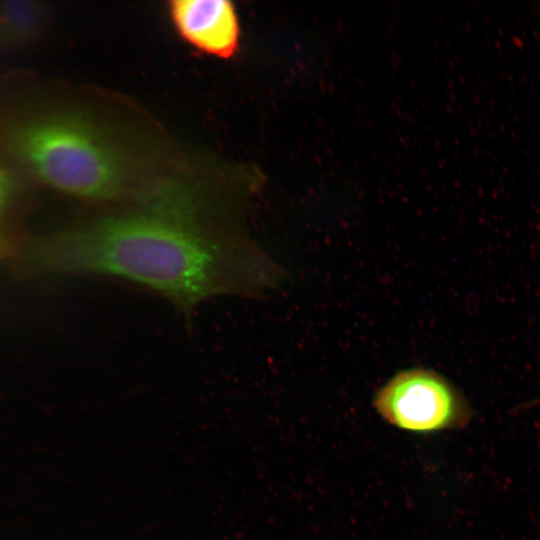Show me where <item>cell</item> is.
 Instances as JSON below:
<instances>
[{"mask_svg": "<svg viewBox=\"0 0 540 540\" xmlns=\"http://www.w3.org/2000/svg\"><path fill=\"white\" fill-rule=\"evenodd\" d=\"M211 208L191 186L164 182L124 209L29 241L21 255L35 273L135 283L187 318L214 298L275 289L280 266Z\"/></svg>", "mask_w": 540, "mask_h": 540, "instance_id": "obj_1", "label": "cell"}, {"mask_svg": "<svg viewBox=\"0 0 540 540\" xmlns=\"http://www.w3.org/2000/svg\"><path fill=\"white\" fill-rule=\"evenodd\" d=\"M24 104L0 114V143L27 179L91 203L124 200L132 166L104 125L75 107Z\"/></svg>", "mask_w": 540, "mask_h": 540, "instance_id": "obj_2", "label": "cell"}, {"mask_svg": "<svg viewBox=\"0 0 540 540\" xmlns=\"http://www.w3.org/2000/svg\"><path fill=\"white\" fill-rule=\"evenodd\" d=\"M372 405L388 424L416 434L462 428L473 414L447 378L422 367L397 372L375 393Z\"/></svg>", "mask_w": 540, "mask_h": 540, "instance_id": "obj_3", "label": "cell"}, {"mask_svg": "<svg viewBox=\"0 0 540 540\" xmlns=\"http://www.w3.org/2000/svg\"><path fill=\"white\" fill-rule=\"evenodd\" d=\"M168 14L174 29L190 47L228 59L238 48L240 26L235 6L226 0H173Z\"/></svg>", "mask_w": 540, "mask_h": 540, "instance_id": "obj_4", "label": "cell"}, {"mask_svg": "<svg viewBox=\"0 0 540 540\" xmlns=\"http://www.w3.org/2000/svg\"><path fill=\"white\" fill-rule=\"evenodd\" d=\"M51 9L37 0L0 1V51L15 52L35 45L46 32Z\"/></svg>", "mask_w": 540, "mask_h": 540, "instance_id": "obj_5", "label": "cell"}, {"mask_svg": "<svg viewBox=\"0 0 540 540\" xmlns=\"http://www.w3.org/2000/svg\"><path fill=\"white\" fill-rule=\"evenodd\" d=\"M25 175L0 143V260L16 247L15 220L23 197Z\"/></svg>", "mask_w": 540, "mask_h": 540, "instance_id": "obj_6", "label": "cell"}, {"mask_svg": "<svg viewBox=\"0 0 540 540\" xmlns=\"http://www.w3.org/2000/svg\"><path fill=\"white\" fill-rule=\"evenodd\" d=\"M539 403H540V397L535 400L534 404H539Z\"/></svg>", "mask_w": 540, "mask_h": 540, "instance_id": "obj_7", "label": "cell"}]
</instances>
